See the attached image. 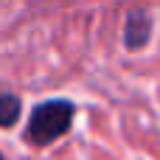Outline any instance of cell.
<instances>
[{
    "mask_svg": "<svg viewBox=\"0 0 160 160\" xmlns=\"http://www.w3.org/2000/svg\"><path fill=\"white\" fill-rule=\"evenodd\" d=\"M70 121H73V104L70 101H59V98L45 101L31 112L28 127H25V138L34 146H48L70 129Z\"/></svg>",
    "mask_w": 160,
    "mask_h": 160,
    "instance_id": "obj_1",
    "label": "cell"
},
{
    "mask_svg": "<svg viewBox=\"0 0 160 160\" xmlns=\"http://www.w3.org/2000/svg\"><path fill=\"white\" fill-rule=\"evenodd\" d=\"M152 34V20L143 11H132L124 22V45L127 48H143Z\"/></svg>",
    "mask_w": 160,
    "mask_h": 160,
    "instance_id": "obj_2",
    "label": "cell"
},
{
    "mask_svg": "<svg viewBox=\"0 0 160 160\" xmlns=\"http://www.w3.org/2000/svg\"><path fill=\"white\" fill-rule=\"evenodd\" d=\"M20 118V98L0 87V127H14Z\"/></svg>",
    "mask_w": 160,
    "mask_h": 160,
    "instance_id": "obj_3",
    "label": "cell"
},
{
    "mask_svg": "<svg viewBox=\"0 0 160 160\" xmlns=\"http://www.w3.org/2000/svg\"><path fill=\"white\" fill-rule=\"evenodd\" d=\"M0 160H3V158H0Z\"/></svg>",
    "mask_w": 160,
    "mask_h": 160,
    "instance_id": "obj_4",
    "label": "cell"
}]
</instances>
